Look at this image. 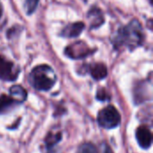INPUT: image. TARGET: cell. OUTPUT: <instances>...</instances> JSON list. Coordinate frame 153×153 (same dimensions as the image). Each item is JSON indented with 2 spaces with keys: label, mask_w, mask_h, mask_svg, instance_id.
Masks as SVG:
<instances>
[{
  "label": "cell",
  "mask_w": 153,
  "mask_h": 153,
  "mask_svg": "<svg viewBox=\"0 0 153 153\" xmlns=\"http://www.w3.org/2000/svg\"><path fill=\"white\" fill-rule=\"evenodd\" d=\"M94 52L93 49H91L89 46L83 41L75 42L65 48V55H67L71 58L81 59L88 56L89 55Z\"/></svg>",
  "instance_id": "5"
},
{
  "label": "cell",
  "mask_w": 153,
  "mask_h": 153,
  "mask_svg": "<svg viewBox=\"0 0 153 153\" xmlns=\"http://www.w3.org/2000/svg\"><path fill=\"white\" fill-rule=\"evenodd\" d=\"M88 19L91 23V28H98L104 22V16L100 9L93 6L88 12Z\"/></svg>",
  "instance_id": "8"
},
{
  "label": "cell",
  "mask_w": 153,
  "mask_h": 153,
  "mask_svg": "<svg viewBox=\"0 0 153 153\" xmlns=\"http://www.w3.org/2000/svg\"><path fill=\"white\" fill-rule=\"evenodd\" d=\"M89 73L95 80H102L108 75V70L104 64L95 63L89 66Z\"/></svg>",
  "instance_id": "9"
},
{
  "label": "cell",
  "mask_w": 153,
  "mask_h": 153,
  "mask_svg": "<svg viewBox=\"0 0 153 153\" xmlns=\"http://www.w3.org/2000/svg\"><path fill=\"white\" fill-rule=\"evenodd\" d=\"M62 133L61 132H50L45 139L46 148L50 152L61 140Z\"/></svg>",
  "instance_id": "11"
},
{
  "label": "cell",
  "mask_w": 153,
  "mask_h": 153,
  "mask_svg": "<svg viewBox=\"0 0 153 153\" xmlns=\"http://www.w3.org/2000/svg\"><path fill=\"white\" fill-rule=\"evenodd\" d=\"M100 153H113L112 150L110 149V147L107 144V143H103L101 146V150H100Z\"/></svg>",
  "instance_id": "16"
},
{
  "label": "cell",
  "mask_w": 153,
  "mask_h": 153,
  "mask_svg": "<svg viewBox=\"0 0 153 153\" xmlns=\"http://www.w3.org/2000/svg\"><path fill=\"white\" fill-rule=\"evenodd\" d=\"M143 40V32L142 24L137 20H133L117 30L114 39V45L117 48L125 47L133 50L141 46Z\"/></svg>",
  "instance_id": "1"
},
{
  "label": "cell",
  "mask_w": 153,
  "mask_h": 153,
  "mask_svg": "<svg viewBox=\"0 0 153 153\" xmlns=\"http://www.w3.org/2000/svg\"><path fill=\"white\" fill-rule=\"evenodd\" d=\"M77 153H99L97 148L91 143H84L80 145Z\"/></svg>",
  "instance_id": "14"
},
{
  "label": "cell",
  "mask_w": 153,
  "mask_h": 153,
  "mask_svg": "<svg viewBox=\"0 0 153 153\" xmlns=\"http://www.w3.org/2000/svg\"><path fill=\"white\" fill-rule=\"evenodd\" d=\"M29 80L36 90L49 91L56 82V75L50 66L41 65L31 70Z\"/></svg>",
  "instance_id": "2"
},
{
  "label": "cell",
  "mask_w": 153,
  "mask_h": 153,
  "mask_svg": "<svg viewBox=\"0 0 153 153\" xmlns=\"http://www.w3.org/2000/svg\"><path fill=\"white\" fill-rule=\"evenodd\" d=\"M121 116L114 106H108L101 109L98 114L99 125L106 129H112L119 126Z\"/></svg>",
  "instance_id": "3"
},
{
  "label": "cell",
  "mask_w": 153,
  "mask_h": 153,
  "mask_svg": "<svg viewBox=\"0 0 153 153\" xmlns=\"http://www.w3.org/2000/svg\"><path fill=\"white\" fill-rule=\"evenodd\" d=\"M97 99L101 101H105L110 99V96L108 95V91L105 89H100L97 92Z\"/></svg>",
  "instance_id": "15"
},
{
  "label": "cell",
  "mask_w": 153,
  "mask_h": 153,
  "mask_svg": "<svg viewBox=\"0 0 153 153\" xmlns=\"http://www.w3.org/2000/svg\"><path fill=\"white\" fill-rule=\"evenodd\" d=\"M2 12H3V9H2V6H1V4H0V18H1V16H2Z\"/></svg>",
  "instance_id": "17"
},
{
  "label": "cell",
  "mask_w": 153,
  "mask_h": 153,
  "mask_svg": "<svg viewBox=\"0 0 153 153\" xmlns=\"http://www.w3.org/2000/svg\"><path fill=\"white\" fill-rule=\"evenodd\" d=\"M10 96L17 102L22 103L27 98V91L20 85H13L9 90Z\"/></svg>",
  "instance_id": "10"
},
{
  "label": "cell",
  "mask_w": 153,
  "mask_h": 153,
  "mask_svg": "<svg viewBox=\"0 0 153 153\" xmlns=\"http://www.w3.org/2000/svg\"><path fill=\"white\" fill-rule=\"evenodd\" d=\"M20 73V69L12 61L0 56V79L6 82L15 81Z\"/></svg>",
  "instance_id": "4"
},
{
  "label": "cell",
  "mask_w": 153,
  "mask_h": 153,
  "mask_svg": "<svg viewBox=\"0 0 153 153\" xmlns=\"http://www.w3.org/2000/svg\"><path fill=\"white\" fill-rule=\"evenodd\" d=\"M14 104H18L11 96L1 95L0 96V115L7 112Z\"/></svg>",
  "instance_id": "12"
},
{
  "label": "cell",
  "mask_w": 153,
  "mask_h": 153,
  "mask_svg": "<svg viewBox=\"0 0 153 153\" xmlns=\"http://www.w3.org/2000/svg\"><path fill=\"white\" fill-rule=\"evenodd\" d=\"M84 27H85V24L82 22L70 23L64 28V30L61 31V35L63 37H67V38L77 37L82 32Z\"/></svg>",
  "instance_id": "7"
},
{
  "label": "cell",
  "mask_w": 153,
  "mask_h": 153,
  "mask_svg": "<svg viewBox=\"0 0 153 153\" xmlns=\"http://www.w3.org/2000/svg\"><path fill=\"white\" fill-rule=\"evenodd\" d=\"M136 140L139 143V145L143 149H148L152 146V135L150 131V129L145 126H142L137 128L135 133Z\"/></svg>",
  "instance_id": "6"
},
{
  "label": "cell",
  "mask_w": 153,
  "mask_h": 153,
  "mask_svg": "<svg viewBox=\"0 0 153 153\" xmlns=\"http://www.w3.org/2000/svg\"><path fill=\"white\" fill-rule=\"evenodd\" d=\"M23 8L27 14H31L37 8L39 0H22Z\"/></svg>",
  "instance_id": "13"
}]
</instances>
